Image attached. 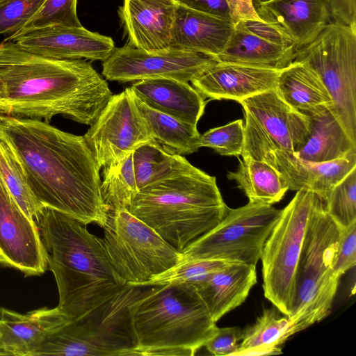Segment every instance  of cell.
<instances>
[{
	"label": "cell",
	"instance_id": "6da1fadb",
	"mask_svg": "<svg viewBox=\"0 0 356 356\" xmlns=\"http://www.w3.org/2000/svg\"><path fill=\"white\" fill-rule=\"evenodd\" d=\"M0 135L19 161L41 204L83 225L103 227L108 210L100 193L99 170L83 136L40 120L0 114Z\"/></svg>",
	"mask_w": 356,
	"mask_h": 356
},
{
	"label": "cell",
	"instance_id": "7a4b0ae2",
	"mask_svg": "<svg viewBox=\"0 0 356 356\" xmlns=\"http://www.w3.org/2000/svg\"><path fill=\"white\" fill-rule=\"evenodd\" d=\"M83 59H56L0 43V114L44 120L62 115L91 125L112 96Z\"/></svg>",
	"mask_w": 356,
	"mask_h": 356
},
{
	"label": "cell",
	"instance_id": "3957f363",
	"mask_svg": "<svg viewBox=\"0 0 356 356\" xmlns=\"http://www.w3.org/2000/svg\"><path fill=\"white\" fill-rule=\"evenodd\" d=\"M36 224L58 287L57 307L70 321L127 284L111 265L102 239L85 225L49 208H44Z\"/></svg>",
	"mask_w": 356,
	"mask_h": 356
},
{
	"label": "cell",
	"instance_id": "277c9868",
	"mask_svg": "<svg viewBox=\"0 0 356 356\" xmlns=\"http://www.w3.org/2000/svg\"><path fill=\"white\" fill-rule=\"evenodd\" d=\"M216 177L193 166L139 189L127 210L179 251L226 214Z\"/></svg>",
	"mask_w": 356,
	"mask_h": 356
},
{
	"label": "cell",
	"instance_id": "5b68a950",
	"mask_svg": "<svg viewBox=\"0 0 356 356\" xmlns=\"http://www.w3.org/2000/svg\"><path fill=\"white\" fill-rule=\"evenodd\" d=\"M133 323L138 355H193L218 327L196 288L156 285L136 305Z\"/></svg>",
	"mask_w": 356,
	"mask_h": 356
},
{
	"label": "cell",
	"instance_id": "8992f818",
	"mask_svg": "<svg viewBox=\"0 0 356 356\" xmlns=\"http://www.w3.org/2000/svg\"><path fill=\"white\" fill-rule=\"evenodd\" d=\"M156 286L125 284L48 337L35 356L138 355L134 311Z\"/></svg>",
	"mask_w": 356,
	"mask_h": 356
},
{
	"label": "cell",
	"instance_id": "52a82bcc",
	"mask_svg": "<svg viewBox=\"0 0 356 356\" xmlns=\"http://www.w3.org/2000/svg\"><path fill=\"white\" fill-rule=\"evenodd\" d=\"M339 229L318 197L307 226L289 317L299 332L328 316L340 277L335 271Z\"/></svg>",
	"mask_w": 356,
	"mask_h": 356
},
{
	"label": "cell",
	"instance_id": "ba28073f",
	"mask_svg": "<svg viewBox=\"0 0 356 356\" xmlns=\"http://www.w3.org/2000/svg\"><path fill=\"white\" fill-rule=\"evenodd\" d=\"M318 197L311 190L297 191L282 210L262 250L260 259L264 296L288 317L291 314L307 226Z\"/></svg>",
	"mask_w": 356,
	"mask_h": 356
},
{
	"label": "cell",
	"instance_id": "9c48e42d",
	"mask_svg": "<svg viewBox=\"0 0 356 356\" xmlns=\"http://www.w3.org/2000/svg\"><path fill=\"white\" fill-rule=\"evenodd\" d=\"M102 244L118 275L144 285L182 260V252L127 209L108 213Z\"/></svg>",
	"mask_w": 356,
	"mask_h": 356
},
{
	"label": "cell",
	"instance_id": "30bf717a",
	"mask_svg": "<svg viewBox=\"0 0 356 356\" xmlns=\"http://www.w3.org/2000/svg\"><path fill=\"white\" fill-rule=\"evenodd\" d=\"M294 60L319 74L333 102L331 112L356 143V28L330 22Z\"/></svg>",
	"mask_w": 356,
	"mask_h": 356
},
{
	"label": "cell",
	"instance_id": "8fae6325",
	"mask_svg": "<svg viewBox=\"0 0 356 356\" xmlns=\"http://www.w3.org/2000/svg\"><path fill=\"white\" fill-rule=\"evenodd\" d=\"M282 210L250 202L237 209L228 208L216 225L181 251V261L213 259L256 266Z\"/></svg>",
	"mask_w": 356,
	"mask_h": 356
},
{
	"label": "cell",
	"instance_id": "7c38bea8",
	"mask_svg": "<svg viewBox=\"0 0 356 356\" xmlns=\"http://www.w3.org/2000/svg\"><path fill=\"white\" fill-rule=\"evenodd\" d=\"M244 143L241 156L266 162L284 180L289 190H311L324 201L332 188L356 167V153L325 162H309L277 147L254 118L244 111Z\"/></svg>",
	"mask_w": 356,
	"mask_h": 356
},
{
	"label": "cell",
	"instance_id": "4fadbf2b",
	"mask_svg": "<svg viewBox=\"0 0 356 356\" xmlns=\"http://www.w3.org/2000/svg\"><path fill=\"white\" fill-rule=\"evenodd\" d=\"M83 136L100 169L121 161L153 140L130 87L111 97Z\"/></svg>",
	"mask_w": 356,
	"mask_h": 356
},
{
	"label": "cell",
	"instance_id": "5bb4252c",
	"mask_svg": "<svg viewBox=\"0 0 356 356\" xmlns=\"http://www.w3.org/2000/svg\"><path fill=\"white\" fill-rule=\"evenodd\" d=\"M216 62L211 56L173 47L147 51L127 43L115 47L103 61L102 74L120 82L152 79L189 82Z\"/></svg>",
	"mask_w": 356,
	"mask_h": 356
},
{
	"label": "cell",
	"instance_id": "9a60e30c",
	"mask_svg": "<svg viewBox=\"0 0 356 356\" xmlns=\"http://www.w3.org/2000/svg\"><path fill=\"white\" fill-rule=\"evenodd\" d=\"M48 252L37 224L13 198L0 176V265L40 276L48 270Z\"/></svg>",
	"mask_w": 356,
	"mask_h": 356
},
{
	"label": "cell",
	"instance_id": "2e32d148",
	"mask_svg": "<svg viewBox=\"0 0 356 356\" xmlns=\"http://www.w3.org/2000/svg\"><path fill=\"white\" fill-rule=\"evenodd\" d=\"M295 58L291 43L274 28L259 20H243L216 60L259 67L282 70Z\"/></svg>",
	"mask_w": 356,
	"mask_h": 356
},
{
	"label": "cell",
	"instance_id": "e0dca14e",
	"mask_svg": "<svg viewBox=\"0 0 356 356\" xmlns=\"http://www.w3.org/2000/svg\"><path fill=\"white\" fill-rule=\"evenodd\" d=\"M10 41L32 54L56 59L104 61L115 48L111 37L90 31L82 26L35 29Z\"/></svg>",
	"mask_w": 356,
	"mask_h": 356
},
{
	"label": "cell",
	"instance_id": "ac0fdd59",
	"mask_svg": "<svg viewBox=\"0 0 356 356\" xmlns=\"http://www.w3.org/2000/svg\"><path fill=\"white\" fill-rule=\"evenodd\" d=\"M238 103L277 147L296 154L308 140L311 134L309 118L286 103L275 89Z\"/></svg>",
	"mask_w": 356,
	"mask_h": 356
},
{
	"label": "cell",
	"instance_id": "d6986e66",
	"mask_svg": "<svg viewBox=\"0 0 356 356\" xmlns=\"http://www.w3.org/2000/svg\"><path fill=\"white\" fill-rule=\"evenodd\" d=\"M254 8L261 21L291 43L295 54L331 22L325 0H269Z\"/></svg>",
	"mask_w": 356,
	"mask_h": 356
},
{
	"label": "cell",
	"instance_id": "ffe728a7",
	"mask_svg": "<svg viewBox=\"0 0 356 356\" xmlns=\"http://www.w3.org/2000/svg\"><path fill=\"white\" fill-rule=\"evenodd\" d=\"M282 70L217 61L191 82L204 97L239 102L275 89Z\"/></svg>",
	"mask_w": 356,
	"mask_h": 356
},
{
	"label": "cell",
	"instance_id": "44dd1931",
	"mask_svg": "<svg viewBox=\"0 0 356 356\" xmlns=\"http://www.w3.org/2000/svg\"><path fill=\"white\" fill-rule=\"evenodd\" d=\"M175 0H124L118 14L128 44L147 51L170 47Z\"/></svg>",
	"mask_w": 356,
	"mask_h": 356
},
{
	"label": "cell",
	"instance_id": "7402d4cb",
	"mask_svg": "<svg viewBox=\"0 0 356 356\" xmlns=\"http://www.w3.org/2000/svg\"><path fill=\"white\" fill-rule=\"evenodd\" d=\"M69 321L57 307L26 314L0 307V350L4 355L35 356L47 338Z\"/></svg>",
	"mask_w": 356,
	"mask_h": 356
},
{
	"label": "cell",
	"instance_id": "603a6c76",
	"mask_svg": "<svg viewBox=\"0 0 356 356\" xmlns=\"http://www.w3.org/2000/svg\"><path fill=\"white\" fill-rule=\"evenodd\" d=\"M233 31L231 20L178 4L170 47L216 59L225 48Z\"/></svg>",
	"mask_w": 356,
	"mask_h": 356
},
{
	"label": "cell",
	"instance_id": "cb8c5ba5",
	"mask_svg": "<svg viewBox=\"0 0 356 356\" xmlns=\"http://www.w3.org/2000/svg\"><path fill=\"white\" fill-rule=\"evenodd\" d=\"M134 95L149 107L197 126L204 112V97L188 82L172 79L138 81L131 87Z\"/></svg>",
	"mask_w": 356,
	"mask_h": 356
},
{
	"label": "cell",
	"instance_id": "d4e9b609",
	"mask_svg": "<svg viewBox=\"0 0 356 356\" xmlns=\"http://www.w3.org/2000/svg\"><path fill=\"white\" fill-rule=\"evenodd\" d=\"M257 282L255 265L229 262L197 290L216 323L243 303Z\"/></svg>",
	"mask_w": 356,
	"mask_h": 356
},
{
	"label": "cell",
	"instance_id": "484cf974",
	"mask_svg": "<svg viewBox=\"0 0 356 356\" xmlns=\"http://www.w3.org/2000/svg\"><path fill=\"white\" fill-rule=\"evenodd\" d=\"M275 90L290 106L305 115L333 108L332 97L319 74L306 62L293 60L279 74Z\"/></svg>",
	"mask_w": 356,
	"mask_h": 356
},
{
	"label": "cell",
	"instance_id": "4316f807",
	"mask_svg": "<svg viewBox=\"0 0 356 356\" xmlns=\"http://www.w3.org/2000/svg\"><path fill=\"white\" fill-rule=\"evenodd\" d=\"M311 134L304 147L294 154L309 162H325L356 153V143L348 136L328 108L307 115Z\"/></svg>",
	"mask_w": 356,
	"mask_h": 356
},
{
	"label": "cell",
	"instance_id": "83f0119b",
	"mask_svg": "<svg viewBox=\"0 0 356 356\" xmlns=\"http://www.w3.org/2000/svg\"><path fill=\"white\" fill-rule=\"evenodd\" d=\"M242 159L236 171L228 172L227 178L236 181L250 202L272 205L280 202L289 190L280 173L265 161Z\"/></svg>",
	"mask_w": 356,
	"mask_h": 356
},
{
	"label": "cell",
	"instance_id": "f1b7e54d",
	"mask_svg": "<svg viewBox=\"0 0 356 356\" xmlns=\"http://www.w3.org/2000/svg\"><path fill=\"white\" fill-rule=\"evenodd\" d=\"M133 95L153 140L168 151L180 155L191 154L198 151L201 134L197 126L157 111L139 99L134 92Z\"/></svg>",
	"mask_w": 356,
	"mask_h": 356
},
{
	"label": "cell",
	"instance_id": "f546056e",
	"mask_svg": "<svg viewBox=\"0 0 356 356\" xmlns=\"http://www.w3.org/2000/svg\"><path fill=\"white\" fill-rule=\"evenodd\" d=\"M132 158L138 190L193 167L182 155L168 151L154 140L136 149Z\"/></svg>",
	"mask_w": 356,
	"mask_h": 356
},
{
	"label": "cell",
	"instance_id": "4dcf8cb0",
	"mask_svg": "<svg viewBox=\"0 0 356 356\" xmlns=\"http://www.w3.org/2000/svg\"><path fill=\"white\" fill-rule=\"evenodd\" d=\"M0 176L19 208L36 223L45 207L32 192L19 161L1 135Z\"/></svg>",
	"mask_w": 356,
	"mask_h": 356
},
{
	"label": "cell",
	"instance_id": "1f68e13d",
	"mask_svg": "<svg viewBox=\"0 0 356 356\" xmlns=\"http://www.w3.org/2000/svg\"><path fill=\"white\" fill-rule=\"evenodd\" d=\"M275 307L264 310L253 324L243 330L236 353L252 348H275L296 334L290 318L280 317Z\"/></svg>",
	"mask_w": 356,
	"mask_h": 356
},
{
	"label": "cell",
	"instance_id": "d6a6232c",
	"mask_svg": "<svg viewBox=\"0 0 356 356\" xmlns=\"http://www.w3.org/2000/svg\"><path fill=\"white\" fill-rule=\"evenodd\" d=\"M103 173L100 193L108 212L127 209L138 191L132 153L121 161L104 168Z\"/></svg>",
	"mask_w": 356,
	"mask_h": 356
},
{
	"label": "cell",
	"instance_id": "836d02e7",
	"mask_svg": "<svg viewBox=\"0 0 356 356\" xmlns=\"http://www.w3.org/2000/svg\"><path fill=\"white\" fill-rule=\"evenodd\" d=\"M229 263L213 259L181 261L172 268L154 276L144 285L188 284L194 286L197 289Z\"/></svg>",
	"mask_w": 356,
	"mask_h": 356
},
{
	"label": "cell",
	"instance_id": "e575fe53",
	"mask_svg": "<svg viewBox=\"0 0 356 356\" xmlns=\"http://www.w3.org/2000/svg\"><path fill=\"white\" fill-rule=\"evenodd\" d=\"M325 210L339 228L356 222V167L330 191Z\"/></svg>",
	"mask_w": 356,
	"mask_h": 356
},
{
	"label": "cell",
	"instance_id": "d590c367",
	"mask_svg": "<svg viewBox=\"0 0 356 356\" xmlns=\"http://www.w3.org/2000/svg\"><path fill=\"white\" fill-rule=\"evenodd\" d=\"M77 0H45L39 10L17 31L3 41L33 29L49 26H81L76 13Z\"/></svg>",
	"mask_w": 356,
	"mask_h": 356
},
{
	"label": "cell",
	"instance_id": "8d00e7d4",
	"mask_svg": "<svg viewBox=\"0 0 356 356\" xmlns=\"http://www.w3.org/2000/svg\"><path fill=\"white\" fill-rule=\"evenodd\" d=\"M244 143V125L241 119L225 125L211 129L199 138V147L213 149L222 156H235L242 154Z\"/></svg>",
	"mask_w": 356,
	"mask_h": 356
},
{
	"label": "cell",
	"instance_id": "74e56055",
	"mask_svg": "<svg viewBox=\"0 0 356 356\" xmlns=\"http://www.w3.org/2000/svg\"><path fill=\"white\" fill-rule=\"evenodd\" d=\"M45 0H10L0 6V35L14 33L39 10Z\"/></svg>",
	"mask_w": 356,
	"mask_h": 356
},
{
	"label": "cell",
	"instance_id": "f35d334b",
	"mask_svg": "<svg viewBox=\"0 0 356 356\" xmlns=\"http://www.w3.org/2000/svg\"><path fill=\"white\" fill-rule=\"evenodd\" d=\"M339 239L335 271L341 277L356 264V222L339 228Z\"/></svg>",
	"mask_w": 356,
	"mask_h": 356
},
{
	"label": "cell",
	"instance_id": "ab89813d",
	"mask_svg": "<svg viewBox=\"0 0 356 356\" xmlns=\"http://www.w3.org/2000/svg\"><path fill=\"white\" fill-rule=\"evenodd\" d=\"M242 331L238 327H218L204 346L208 352L216 356L234 355L238 350Z\"/></svg>",
	"mask_w": 356,
	"mask_h": 356
},
{
	"label": "cell",
	"instance_id": "60d3db41",
	"mask_svg": "<svg viewBox=\"0 0 356 356\" xmlns=\"http://www.w3.org/2000/svg\"><path fill=\"white\" fill-rule=\"evenodd\" d=\"M331 22L356 28V0H325Z\"/></svg>",
	"mask_w": 356,
	"mask_h": 356
},
{
	"label": "cell",
	"instance_id": "b9f144b4",
	"mask_svg": "<svg viewBox=\"0 0 356 356\" xmlns=\"http://www.w3.org/2000/svg\"><path fill=\"white\" fill-rule=\"evenodd\" d=\"M179 5L230 19L225 0H175Z\"/></svg>",
	"mask_w": 356,
	"mask_h": 356
},
{
	"label": "cell",
	"instance_id": "7bdbcfd3",
	"mask_svg": "<svg viewBox=\"0 0 356 356\" xmlns=\"http://www.w3.org/2000/svg\"><path fill=\"white\" fill-rule=\"evenodd\" d=\"M232 24L243 20H259L253 4V0H225Z\"/></svg>",
	"mask_w": 356,
	"mask_h": 356
},
{
	"label": "cell",
	"instance_id": "ee69618b",
	"mask_svg": "<svg viewBox=\"0 0 356 356\" xmlns=\"http://www.w3.org/2000/svg\"><path fill=\"white\" fill-rule=\"evenodd\" d=\"M282 353L281 349L279 347L267 349V348H252L243 351L238 352L235 354L238 355H275Z\"/></svg>",
	"mask_w": 356,
	"mask_h": 356
},
{
	"label": "cell",
	"instance_id": "f6af8a7d",
	"mask_svg": "<svg viewBox=\"0 0 356 356\" xmlns=\"http://www.w3.org/2000/svg\"><path fill=\"white\" fill-rule=\"evenodd\" d=\"M269 0H253V4H254V6L257 5V4H259L261 3H264V2H266V1H268Z\"/></svg>",
	"mask_w": 356,
	"mask_h": 356
},
{
	"label": "cell",
	"instance_id": "bcb514c9",
	"mask_svg": "<svg viewBox=\"0 0 356 356\" xmlns=\"http://www.w3.org/2000/svg\"><path fill=\"white\" fill-rule=\"evenodd\" d=\"M8 1L10 0H0V6H1L2 5H3L4 3H6V2H8Z\"/></svg>",
	"mask_w": 356,
	"mask_h": 356
},
{
	"label": "cell",
	"instance_id": "7dc6e473",
	"mask_svg": "<svg viewBox=\"0 0 356 356\" xmlns=\"http://www.w3.org/2000/svg\"><path fill=\"white\" fill-rule=\"evenodd\" d=\"M0 355H4L3 352L0 350Z\"/></svg>",
	"mask_w": 356,
	"mask_h": 356
}]
</instances>
